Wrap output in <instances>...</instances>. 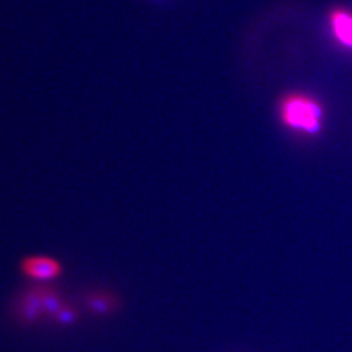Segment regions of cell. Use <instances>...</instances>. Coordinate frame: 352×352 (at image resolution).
Here are the masks:
<instances>
[{
    "mask_svg": "<svg viewBox=\"0 0 352 352\" xmlns=\"http://www.w3.org/2000/svg\"><path fill=\"white\" fill-rule=\"evenodd\" d=\"M280 122L291 131L316 136L324 124V109L314 97L302 93L287 94L278 106Z\"/></svg>",
    "mask_w": 352,
    "mask_h": 352,
    "instance_id": "6da1fadb",
    "label": "cell"
},
{
    "mask_svg": "<svg viewBox=\"0 0 352 352\" xmlns=\"http://www.w3.org/2000/svg\"><path fill=\"white\" fill-rule=\"evenodd\" d=\"M65 304L59 291L46 286H34L20 294L13 311L21 324L33 325L43 318L54 320Z\"/></svg>",
    "mask_w": 352,
    "mask_h": 352,
    "instance_id": "7a4b0ae2",
    "label": "cell"
},
{
    "mask_svg": "<svg viewBox=\"0 0 352 352\" xmlns=\"http://www.w3.org/2000/svg\"><path fill=\"white\" fill-rule=\"evenodd\" d=\"M20 272L24 277L39 282L58 279L63 274V265L50 256H28L20 263Z\"/></svg>",
    "mask_w": 352,
    "mask_h": 352,
    "instance_id": "3957f363",
    "label": "cell"
},
{
    "mask_svg": "<svg viewBox=\"0 0 352 352\" xmlns=\"http://www.w3.org/2000/svg\"><path fill=\"white\" fill-rule=\"evenodd\" d=\"M329 26L340 46L352 50V12L343 8L333 10L329 14Z\"/></svg>",
    "mask_w": 352,
    "mask_h": 352,
    "instance_id": "277c9868",
    "label": "cell"
},
{
    "mask_svg": "<svg viewBox=\"0 0 352 352\" xmlns=\"http://www.w3.org/2000/svg\"><path fill=\"white\" fill-rule=\"evenodd\" d=\"M85 307L91 315L109 316L119 308V299L106 291H91L85 296Z\"/></svg>",
    "mask_w": 352,
    "mask_h": 352,
    "instance_id": "5b68a950",
    "label": "cell"
},
{
    "mask_svg": "<svg viewBox=\"0 0 352 352\" xmlns=\"http://www.w3.org/2000/svg\"><path fill=\"white\" fill-rule=\"evenodd\" d=\"M77 321H78V312L68 302L58 312V315L54 317V322H56L60 327H71V325H75Z\"/></svg>",
    "mask_w": 352,
    "mask_h": 352,
    "instance_id": "8992f818",
    "label": "cell"
}]
</instances>
